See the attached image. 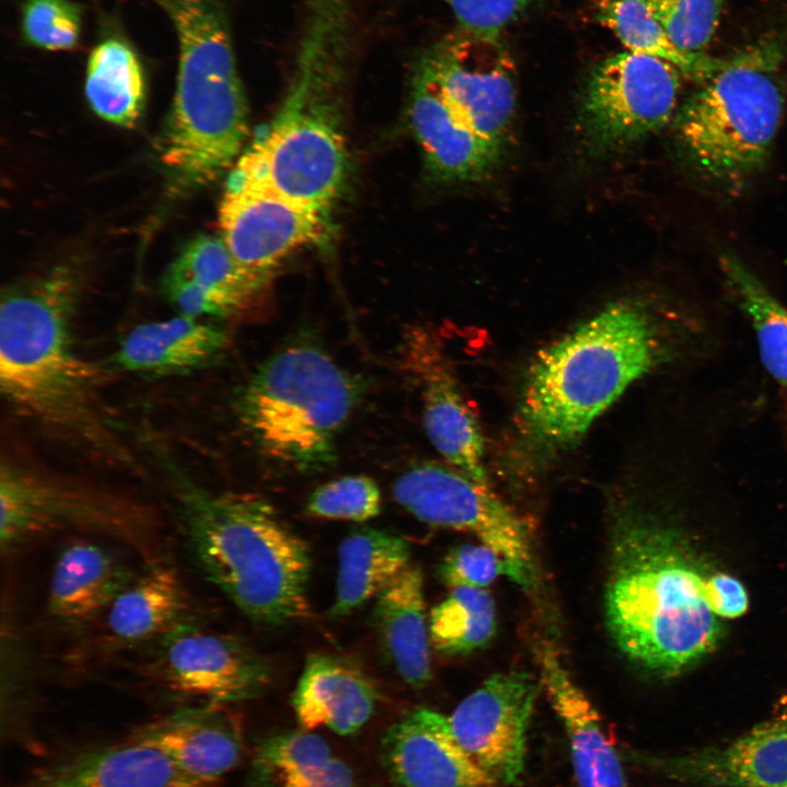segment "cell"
Here are the masks:
<instances>
[{
	"label": "cell",
	"instance_id": "1",
	"mask_svg": "<svg viewBox=\"0 0 787 787\" xmlns=\"http://www.w3.org/2000/svg\"><path fill=\"white\" fill-rule=\"evenodd\" d=\"M78 272L58 266L5 289L0 390L20 414L91 450L124 457L99 400L97 368L75 349Z\"/></svg>",
	"mask_w": 787,
	"mask_h": 787
},
{
	"label": "cell",
	"instance_id": "2",
	"mask_svg": "<svg viewBox=\"0 0 787 787\" xmlns=\"http://www.w3.org/2000/svg\"><path fill=\"white\" fill-rule=\"evenodd\" d=\"M705 577L673 533L620 515L612 536L604 609L608 630L634 665L670 677L717 645L721 623L703 597Z\"/></svg>",
	"mask_w": 787,
	"mask_h": 787
},
{
	"label": "cell",
	"instance_id": "3",
	"mask_svg": "<svg viewBox=\"0 0 787 787\" xmlns=\"http://www.w3.org/2000/svg\"><path fill=\"white\" fill-rule=\"evenodd\" d=\"M171 472L187 545L204 577L255 622L281 626L308 618L310 550L272 506Z\"/></svg>",
	"mask_w": 787,
	"mask_h": 787
},
{
	"label": "cell",
	"instance_id": "4",
	"mask_svg": "<svg viewBox=\"0 0 787 787\" xmlns=\"http://www.w3.org/2000/svg\"><path fill=\"white\" fill-rule=\"evenodd\" d=\"M655 326L637 304L618 302L541 350L520 401L535 449L574 445L594 420L663 357Z\"/></svg>",
	"mask_w": 787,
	"mask_h": 787
},
{
	"label": "cell",
	"instance_id": "5",
	"mask_svg": "<svg viewBox=\"0 0 787 787\" xmlns=\"http://www.w3.org/2000/svg\"><path fill=\"white\" fill-rule=\"evenodd\" d=\"M295 72L275 119L239 156L228 180L325 212L348 174L336 98L354 42L326 26L301 30Z\"/></svg>",
	"mask_w": 787,
	"mask_h": 787
},
{
	"label": "cell",
	"instance_id": "6",
	"mask_svg": "<svg viewBox=\"0 0 787 787\" xmlns=\"http://www.w3.org/2000/svg\"><path fill=\"white\" fill-rule=\"evenodd\" d=\"M176 31V92L161 160L185 186L214 181L236 163L248 110L224 8L219 0H154Z\"/></svg>",
	"mask_w": 787,
	"mask_h": 787
},
{
	"label": "cell",
	"instance_id": "7",
	"mask_svg": "<svg viewBox=\"0 0 787 787\" xmlns=\"http://www.w3.org/2000/svg\"><path fill=\"white\" fill-rule=\"evenodd\" d=\"M786 58V32L762 35L719 59L679 110L680 146L706 179L736 189L765 165L784 113Z\"/></svg>",
	"mask_w": 787,
	"mask_h": 787
},
{
	"label": "cell",
	"instance_id": "8",
	"mask_svg": "<svg viewBox=\"0 0 787 787\" xmlns=\"http://www.w3.org/2000/svg\"><path fill=\"white\" fill-rule=\"evenodd\" d=\"M361 392L359 379L319 344L294 341L257 369L238 413L263 455L298 471H320L334 462L338 435Z\"/></svg>",
	"mask_w": 787,
	"mask_h": 787
},
{
	"label": "cell",
	"instance_id": "9",
	"mask_svg": "<svg viewBox=\"0 0 787 787\" xmlns=\"http://www.w3.org/2000/svg\"><path fill=\"white\" fill-rule=\"evenodd\" d=\"M157 512L119 493L12 462L0 469V544L10 552L56 532H85L127 545L144 565L163 561Z\"/></svg>",
	"mask_w": 787,
	"mask_h": 787
},
{
	"label": "cell",
	"instance_id": "10",
	"mask_svg": "<svg viewBox=\"0 0 787 787\" xmlns=\"http://www.w3.org/2000/svg\"><path fill=\"white\" fill-rule=\"evenodd\" d=\"M680 73L663 59L629 50L601 61L589 77L578 114L586 145L615 152L665 127L678 104Z\"/></svg>",
	"mask_w": 787,
	"mask_h": 787
},
{
	"label": "cell",
	"instance_id": "11",
	"mask_svg": "<svg viewBox=\"0 0 787 787\" xmlns=\"http://www.w3.org/2000/svg\"><path fill=\"white\" fill-rule=\"evenodd\" d=\"M392 494L419 520L474 535L532 579L529 527L489 484L453 466L421 462L396 480Z\"/></svg>",
	"mask_w": 787,
	"mask_h": 787
},
{
	"label": "cell",
	"instance_id": "12",
	"mask_svg": "<svg viewBox=\"0 0 787 787\" xmlns=\"http://www.w3.org/2000/svg\"><path fill=\"white\" fill-rule=\"evenodd\" d=\"M456 113L501 146L516 108V68L500 37L457 28L418 60Z\"/></svg>",
	"mask_w": 787,
	"mask_h": 787
},
{
	"label": "cell",
	"instance_id": "13",
	"mask_svg": "<svg viewBox=\"0 0 787 787\" xmlns=\"http://www.w3.org/2000/svg\"><path fill=\"white\" fill-rule=\"evenodd\" d=\"M146 674L199 704L230 705L260 694L271 673L245 639L184 621L158 638Z\"/></svg>",
	"mask_w": 787,
	"mask_h": 787
},
{
	"label": "cell",
	"instance_id": "14",
	"mask_svg": "<svg viewBox=\"0 0 787 787\" xmlns=\"http://www.w3.org/2000/svg\"><path fill=\"white\" fill-rule=\"evenodd\" d=\"M538 683L525 671L495 673L448 716L456 741L498 785L519 784Z\"/></svg>",
	"mask_w": 787,
	"mask_h": 787
},
{
	"label": "cell",
	"instance_id": "15",
	"mask_svg": "<svg viewBox=\"0 0 787 787\" xmlns=\"http://www.w3.org/2000/svg\"><path fill=\"white\" fill-rule=\"evenodd\" d=\"M399 359L403 371L420 387L423 422L431 443L450 466L489 484L481 428L438 338L426 327H410L403 333Z\"/></svg>",
	"mask_w": 787,
	"mask_h": 787
},
{
	"label": "cell",
	"instance_id": "16",
	"mask_svg": "<svg viewBox=\"0 0 787 787\" xmlns=\"http://www.w3.org/2000/svg\"><path fill=\"white\" fill-rule=\"evenodd\" d=\"M218 220L232 255L246 268L269 277L294 249L320 243L328 228L325 212L230 180Z\"/></svg>",
	"mask_w": 787,
	"mask_h": 787
},
{
	"label": "cell",
	"instance_id": "17",
	"mask_svg": "<svg viewBox=\"0 0 787 787\" xmlns=\"http://www.w3.org/2000/svg\"><path fill=\"white\" fill-rule=\"evenodd\" d=\"M381 763L391 787H497L453 736L448 716L419 707L385 732Z\"/></svg>",
	"mask_w": 787,
	"mask_h": 787
},
{
	"label": "cell",
	"instance_id": "18",
	"mask_svg": "<svg viewBox=\"0 0 787 787\" xmlns=\"http://www.w3.org/2000/svg\"><path fill=\"white\" fill-rule=\"evenodd\" d=\"M269 280L243 266L222 237L200 234L167 267L162 289L181 315L223 318L245 309Z\"/></svg>",
	"mask_w": 787,
	"mask_h": 787
},
{
	"label": "cell",
	"instance_id": "19",
	"mask_svg": "<svg viewBox=\"0 0 787 787\" xmlns=\"http://www.w3.org/2000/svg\"><path fill=\"white\" fill-rule=\"evenodd\" d=\"M632 754L672 779L702 787H786L787 714L724 747L673 756Z\"/></svg>",
	"mask_w": 787,
	"mask_h": 787
},
{
	"label": "cell",
	"instance_id": "20",
	"mask_svg": "<svg viewBox=\"0 0 787 787\" xmlns=\"http://www.w3.org/2000/svg\"><path fill=\"white\" fill-rule=\"evenodd\" d=\"M134 738L163 752L185 775L214 787L240 761L243 731L228 705L184 707L141 727Z\"/></svg>",
	"mask_w": 787,
	"mask_h": 787
},
{
	"label": "cell",
	"instance_id": "21",
	"mask_svg": "<svg viewBox=\"0 0 787 787\" xmlns=\"http://www.w3.org/2000/svg\"><path fill=\"white\" fill-rule=\"evenodd\" d=\"M410 120L428 169L445 181H478L497 166L502 148L472 129L453 108L430 74L416 63Z\"/></svg>",
	"mask_w": 787,
	"mask_h": 787
},
{
	"label": "cell",
	"instance_id": "22",
	"mask_svg": "<svg viewBox=\"0 0 787 787\" xmlns=\"http://www.w3.org/2000/svg\"><path fill=\"white\" fill-rule=\"evenodd\" d=\"M540 669L541 684L568 739L578 786L627 787L610 728L549 644L541 649Z\"/></svg>",
	"mask_w": 787,
	"mask_h": 787
},
{
	"label": "cell",
	"instance_id": "23",
	"mask_svg": "<svg viewBox=\"0 0 787 787\" xmlns=\"http://www.w3.org/2000/svg\"><path fill=\"white\" fill-rule=\"evenodd\" d=\"M16 787H207L163 752L133 736L86 750L35 772Z\"/></svg>",
	"mask_w": 787,
	"mask_h": 787
},
{
	"label": "cell",
	"instance_id": "24",
	"mask_svg": "<svg viewBox=\"0 0 787 787\" xmlns=\"http://www.w3.org/2000/svg\"><path fill=\"white\" fill-rule=\"evenodd\" d=\"M137 575L110 549L86 539L70 541L54 563L47 611L64 624L86 623L105 614Z\"/></svg>",
	"mask_w": 787,
	"mask_h": 787
},
{
	"label": "cell",
	"instance_id": "25",
	"mask_svg": "<svg viewBox=\"0 0 787 787\" xmlns=\"http://www.w3.org/2000/svg\"><path fill=\"white\" fill-rule=\"evenodd\" d=\"M376 689L351 660L326 653L308 656L292 705L302 729L326 727L341 735L359 731L373 715Z\"/></svg>",
	"mask_w": 787,
	"mask_h": 787
},
{
	"label": "cell",
	"instance_id": "26",
	"mask_svg": "<svg viewBox=\"0 0 787 787\" xmlns=\"http://www.w3.org/2000/svg\"><path fill=\"white\" fill-rule=\"evenodd\" d=\"M226 344L227 334L222 327L179 314L136 326L120 342L113 362L130 373L186 374L209 365Z\"/></svg>",
	"mask_w": 787,
	"mask_h": 787
},
{
	"label": "cell",
	"instance_id": "27",
	"mask_svg": "<svg viewBox=\"0 0 787 787\" xmlns=\"http://www.w3.org/2000/svg\"><path fill=\"white\" fill-rule=\"evenodd\" d=\"M372 621L400 678L414 689L425 686L431 679V638L418 565L410 564L376 597Z\"/></svg>",
	"mask_w": 787,
	"mask_h": 787
},
{
	"label": "cell",
	"instance_id": "28",
	"mask_svg": "<svg viewBox=\"0 0 787 787\" xmlns=\"http://www.w3.org/2000/svg\"><path fill=\"white\" fill-rule=\"evenodd\" d=\"M138 573L106 611V632L119 644L161 638L186 621L189 597L176 569L164 560Z\"/></svg>",
	"mask_w": 787,
	"mask_h": 787
},
{
	"label": "cell",
	"instance_id": "29",
	"mask_svg": "<svg viewBox=\"0 0 787 787\" xmlns=\"http://www.w3.org/2000/svg\"><path fill=\"white\" fill-rule=\"evenodd\" d=\"M248 787H355L350 766L307 730L266 738L257 747Z\"/></svg>",
	"mask_w": 787,
	"mask_h": 787
},
{
	"label": "cell",
	"instance_id": "30",
	"mask_svg": "<svg viewBox=\"0 0 787 787\" xmlns=\"http://www.w3.org/2000/svg\"><path fill=\"white\" fill-rule=\"evenodd\" d=\"M408 542L375 528L351 532L338 551L336 600L329 615L343 616L377 597L410 565Z\"/></svg>",
	"mask_w": 787,
	"mask_h": 787
},
{
	"label": "cell",
	"instance_id": "31",
	"mask_svg": "<svg viewBox=\"0 0 787 787\" xmlns=\"http://www.w3.org/2000/svg\"><path fill=\"white\" fill-rule=\"evenodd\" d=\"M84 89L93 111L107 122L132 128L143 114V69L133 48L119 37L104 38L93 48Z\"/></svg>",
	"mask_w": 787,
	"mask_h": 787
},
{
	"label": "cell",
	"instance_id": "32",
	"mask_svg": "<svg viewBox=\"0 0 787 787\" xmlns=\"http://www.w3.org/2000/svg\"><path fill=\"white\" fill-rule=\"evenodd\" d=\"M595 15L626 50L663 59L700 83L718 66L719 59L708 55L691 56L680 50L667 35L647 0H596Z\"/></svg>",
	"mask_w": 787,
	"mask_h": 787
},
{
	"label": "cell",
	"instance_id": "33",
	"mask_svg": "<svg viewBox=\"0 0 787 787\" xmlns=\"http://www.w3.org/2000/svg\"><path fill=\"white\" fill-rule=\"evenodd\" d=\"M720 266L752 322L764 367L787 386V308L737 257L723 255Z\"/></svg>",
	"mask_w": 787,
	"mask_h": 787
},
{
	"label": "cell",
	"instance_id": "34",
	"mask_svg": "<svg viewBox=\"0 0 787 787\" xmlns=\"http://www.w3.org/2000/svg\"><path fill=\"white\" fill-rule=\"evenodd\" d=\"M431 645L447 655L485 646L496 630L492 596L483 588L454 587L428 618Z\"/></svg>",
	"mask_w": 787,
	"mask_h": 787
},
{
	"label": "cell",
	"instance_id": "35",
	"mask_svg": "<svg viewBox=\"0 0 787 787\" xmlns=\"http://www.w3.org/2000/svg\"><path fill=\"white\" fill-rule=\"evenodd\" d=\"M671 42L691 56L707 55L726 0H647Z\"/></svg>",
	"mask_w": 787,
	"mask_h": 787
},
{
	"label": "cell",
	"instance_id": "36",
	"mask_svg": "<svg viewBox=\"0 0 787 787\" xmlns=\"http://www.w3.org/2000/svg\"><path fill=\"white\" fill-rule=\"evenodd\" d=\"M438 576L451 588H484L500 576L525 588L532 583L519 567L484 543L460 544L450 550L438 566Z\"/></svg>",
	"mask_w": 787,
	"mask_h": 787
},
{
	"label": "cell",
	"instance_id": "37",
	"mask_svg": "<svg viewBox=\"0 0 787 787\" xmlns=\"http://www.w3.org/2000/svg\"><path fill=\"white\" fill-rule=\"evenodd\" d=\"M381 496L376 482L366 475H346L316 489L306 512L327 519L366 521L380 512Z\"/></svg>",
	"mask_w": 787,
	"mask_h": 787
},
{
	"label": "cell",
	"instance_id": "38",
	"mask_svg": "<svg viewBox=\"0 0 787 787\" xmlns=\"http://www.w3.org/2000/svg\"><path fill=\"white\" fill-rule=\"evenodd\" d=\"M26 42L37 48L60 51L78 45L81 12L69 0H26L22 11Z\"/></svg>",
	"mask_w": 787,
	"mask_h": 787
},
{
	"label": "cell",
	"instance_id": "39",
	"mask_svg": "<svg viewBox=\"0 0 787 787\" xmlns=\"http://www.w3.org/2000/svg\"><path fill=\"white\" fill-rule=\"evenodd\" d=\"M453 11L458 27L470 33L500 37L535 0H441Z\"/></svg>",
	"mask_w": 787,
	"mask_h": 787
},
{
	"label": "cell",
	"instance_id": "40",
	"mask_svg": "<svg viewBox=\"0 0 787 787\" xmlns=\"http://www.w3.org/2000/svg\"><path fill=\"white\" fill-rule=\"evenodd\" d=\"M703 597L709 610L719 619L738 618L747 611L749 604L743 585L724 573L705 577Z\"/></svg>",
	"mask_w": 787,
	"mask_h": 787
},
{
	"label": "cell",
	"instance_id": "41",
	"mask_svg": "<svg viewBox=\"0 0 787 787\" xmlns=\"http://www.w3.org/2000/svg\"><path fill=\"white\" fill-rule=\"evenodd\" d=\"M786 787H787V785H786Z\"/></svg>",
	"mask_w": 787,
	"mask_h": 787
}]
</instances>
